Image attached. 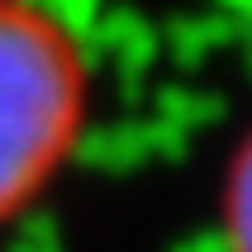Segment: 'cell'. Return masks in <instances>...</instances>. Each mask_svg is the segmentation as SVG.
Segmentation results:
<instances>
[{
  "mask_svg": "<svg viewBox=\"0 0 252 252\" xmlns=\"http://www.w3.org/2000/svg\"><path fill=\"white\" fill-rule=\"evenodd\" d=\"M224 233L228 252H252V133L238 143V153L228 162V181H224Z\"/></svg>",
  "mask_w": 252,
  "mask_h": 252,
  "instance_id": "3",
  "label": "cell"
},
{
  "mask_svg": "<svg viewBox=\"0 0 252 252\" xmlns=\"http://www.w3.org/2000/svg\"><path fill=\"white\" fill-rule=\"evenodd\" d=\"M171 252H228V243H224V233L214 228V233H190V238L176 243Z\"/></svg>",
  "mask_w": 252,
  "mask_h": 252,
  "instance_id": "5",
  "label": "cell"
},
{
  "mask_svg": "<svg viewBox=\"0 0 252 252\" xmlns=\"http://www.w3.org/2000/svg\"><path fill=\"white\" fill-rule=\"evenodd\" d=\"M76 157L95 162L100 171H138L143 162H153L157 153V128L153 119L148 124H133V119H119V124H105V128H86L81 143H76Z\"/></svg>",
  "mask_w": 252,
  "mask_h": 252,
  "instance_id": "2",
  "label": "cell"
},
{
  "mask_svg": "<svg viewBox=\"0 0 252 252\" xmlns=\"http://www.w3.org/2000/svg\"><path fill=\"white\" fill-rule=\"evenodd\" d=\"M224 110H228V105L219 95H210V91H157V114H153V119L181 128L186 138H195L205 124H219Z\"/></svg>",
  "mask_w": 252,
  "mask_h": 252,
  "instance_id": "4",
  "label": "cell"
},
{
  "mask_svg": "<svg viewBox=\"0 0 252 252\" xmlns=\"http://www.w3.org/2000/svg\"><path fill=\"white\" fill-rule=\"evenodd\" d=\"M86 133V43L33 0H0V224L43 195Z\"/></svg>",
  "mask_w": 252,
  "mask_h": 252,
  "instance_id": "1",
  "label": "cell"
}]
</instances>
